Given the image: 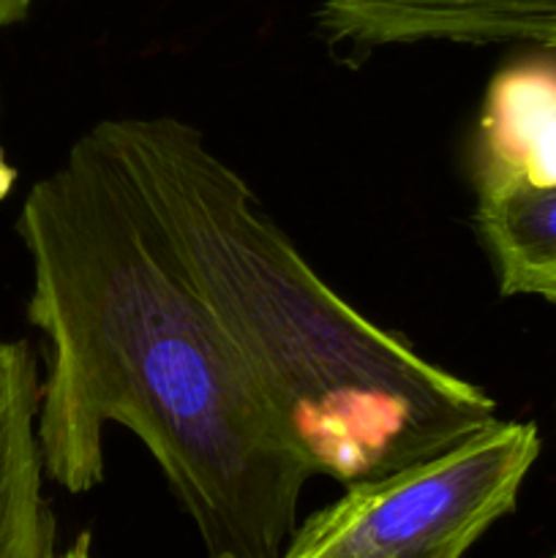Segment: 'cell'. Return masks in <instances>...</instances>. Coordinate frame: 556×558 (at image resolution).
<instances>
[{"instance_id": "cell-1", "label": "cell", "mask_w": 556, "mask_h": 558, "mask_svg": "<svg viewBox=\"0 0 556 558\" xmlns=\"http://www.w3.org/2000/svg\"><path fill=\"white\" fill-rule=\"evenodd\" d=\"M27 316L49 343L38 396L44 472L69 494L104 480L123 425L153 452L210 558H281L316 466L85 131L16 221Z\"/></svg>"}, {"instance_id": "cell-2", "label": "cell", "mask_w": 556, "mask_h": 558, "mask_svg": "<svg viewBox=\"0 0 556 558\" xmlns=\"http://www.w3.org/2000/svg\"><path fill=\"white\" fill-rule=\"evenodd\" d=\"M93 134L316 472L385 477L494 423V398L327 287L194 125L114 118Z\"/></svg>"}, {"instance_id": "cell-3", "label": "cell", "mask_w": 556, "mask_h": 558, "mask_svg": "<svg viewBox=\"0 0 556 558\" xmlns=\"http://www.w3.org/2000/svg\"><path fill=\"white\" fill-rule=\"evenodd\" d=\"M540 456L532 423H494L300 523L281 558H461L516 507Z\"/></svg>"}, {"instance_id": "cell-4", "label": "cell", "mask_w": 556, "mask_h": 558, "mask_svg": "<svg viewBox=\"0 0 556 558\" xmlns=\"http://www.w3.org/2000/svg\"><path fill=\"white\" fill-rule=\"evenodd\" d=\"M316 22L343 52L418 41L556 49V0H322Z\"/></svg>"}, {"instance_id": "cell-5", "label": "cell", "mask_w": 556, "mask_h": 558, "mask_svg": "<svg viewBox=\"0 0 556 558\" xmlns=\"http://www.w3.org/2000/svg\"><path fill=\"white\" fill-rule=\"evenodd\" d=\"M36 360L0 341V558H55V518L44 499Z\"/></svg>"}, {"instance_id": "cell-6", "label": "cell", "mask_w": 556, "mask_h": 558, "mask_svg": "<svg viewBox=\"0 0 556 558\" xmlns=\"http://www.w3.org/2000/svg\"><path fill=\"white\" fill-rule=\"evenodd\" d=\"M556 185V54H534L494 76L478 136V183Z\"/></svg>"}, {"instance_id": "cell-7", "label": "cell", "mask_w": 556, "mask_h": 558, "mask_svg": "<svg viewBox=\"0 0 556 558\" xmlns=\"http://www.w3.org/2000/svg\"><path fill=\"white\" fill-rule=\"evenodd\" d=\"M474 221L494 256L501 294L556 303V185L478 183Z\"/></svg>"}, {"instance_id": "cell-8", "label": "cell", "mask_w": 556, "mask_h": 558, "mask_svg": "<svg viewBox=\"0 0 556 558\" xmlns=\"http://www.w3.org/2000/svg\"><path fill=\"white\" fill-rule=\"evenodd\" d=\"M33 0H0V31L25 20Z\"/></svg>"}, {"instance_id": "cell-9", "label": "cell", "mask_w": 556, "mask_h": 558, "mask_svg": "<svg viewBox=\"0 0 556 558\" xmlns=\"http://www.w3.org/2000/svg\"><path fill=\"white\" fill-rule=\"evenodd\" d=\"M55 558H90V543H87V537H82L74 548H69L63 556H55Z\"/></svg>"}, {"instance_id": "cell-10", "label": "cell", "mask_w": 556, "mask_h": 558, "mask_svg": "<svg viewBox=\"0 0 556 558\" xmlns=\"http://www.w3.org/2000/svg\"><path fill=\"white\" fill-rule=\"evenodd\" d=\"M554 558H556V556H554Z\"/></svg>"}]
</instances>
